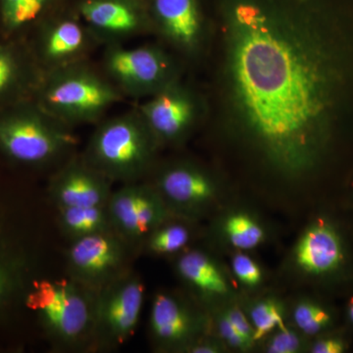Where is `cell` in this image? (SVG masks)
<instances>
[{"label":"cell","mask_w":353,"mask_h":353,"mask_svg":"<svg viewBox=\"0 0 353 353\" xmlns=\"http://www.w3.org/2000/svg\"><path fill=\"white\" fill-rule=\"evenodd\" d=\"M250 318L254 332V341L261 340L264 336L276 328L285 327L280 306L270 299L255 304L250 313Z\"/></svg>","instance_id":"24"},{"label":"cell","mask_w":353,"mask_h":353,"mask_svg":"<svg viewBox=\"0 0 353 353\" xmlns=\"http://www.w3.org/2000/svg\"><path fill=\"white\" fill-rule=\"evenodd\" d=\"M58 224L70 241L114 231L108 205L58 208Z\"/></svg>","instance_id":"18"},{"label":"cell","mask_w":353,"mask_h":353,"mask_svg":"<svg viewBox=\"0 0 353 353\" xmlns=\"http://www.w3.org/2000/svg\"><path fill=\"white\" fill-rule=\"evenodd\" d=\"M225 314L231 320V322L233 323L234 326L239 329V331H240L243 336L254 341V339H253L254 332H253L252 325L250 324L248 318L241 312L240 309L236 307L229 309Z\"/></svg>","instance_id":"29"},{"label":"cell","mask_w":353,"mask_h":353,"mask_svg":"<svg viewBox=\"0 0 353 353\" xmlns=\"http://www.w3.org/2000/svg\"><path fill=\"white\" fill-rule=\"evenodd\" d=\"M294 320L304 334H316L328 328L332 316L319 304L303 301L294 308Z\"/></svg>","instance_id":"25"},{"label":"cell","mask_w":353,"mask_h":353,"mask_svg":"<svg viewBox=\"0 0 353 353\" xmlns=\"http://www.w3.org/2000/svg\"><path fill=\"white\" fill-rule=\"evenodd\" d=\"M81 11L88 24L109 36H127L141 26L136 9L122 0H88Z\"/></svg>","instance_id":"16"},{"label":"cell","mask_w":353,"mask_h":353,"mask_svg":"<svg viewBox=\"0 0 353 353\" xmlns=\"http://www.w3.org/2000/svg\"><path fill=\"white\" fill-rule=\"evenodd\" d=\"M224 229L231 245L240 250H253L264 240L261 226L243 213L230 216L225 222Z\"/></svg>","instance_id":"22"},{"label":"cell","mask_w":353,"mask_h":353,"mask_svg":"<svg viewBox=\"0 0 353 353\" xmlns=\"http://www.w3.org/2000/svg\"><path fill=\"white\" fill-rule=\"evenodd\" d=\"M134 252L113 231L71 241L66 252L68 277L97 294L132 270Z\"/></svg>","instance_id":"8"},{"label":"cell","mask_w":353,"mask_h":353,"mask_svg":"<svg viewBox=\"0 0 353 353\" xmlns=\"http://www.w3.org/2000/svg\"><path fill=\"white\" fill-rule=\"evenodd\" d=\"M158 143L139 114L102 123L83 158L111 182L138 183L148 173Z\"/></svg>","instance_id":"4"},{"label":"cell","mask_w":353,"mask_h":353,"mask_svg":"<svg viewBox=\"0 0 353 353\" xmlns=\"http://www.w3.org/2000/svg\"><path fill=\"white\" fill-rule=\"evenodd\" d=\"M180 277L197 292L209 296H221L229 292V284L208 255L189 250L180 255L176 263Z\"/></svg>","instance_id":"17"},{"label":"cell","mask_w":353,"mask_h":353,"mask_svg":"<svg viewBox=\"0 0 353 353\" xmlns=\"http://www.w3.org/2000/svg\"><path fill=\"white\" fill-rule=\"evenodd\" d=\"M160 29L174 46L185 52L199 50L203 25L197 0H153Z\"/></svg>","instance_id":"14"},{"label":"cell","mask_w":353,"mask_h":353,"mask_svg":"<svg viewBox=\"0 0 353 353\" xmlns=\"http://www.w3.org/2000/svg\"><path fill=\"white\" fill-rule=\"evenodd\" d=\"M190 241V230L185 223L171 221L168 217L146 236L139 250L150 254L167 256L182 252Z\"/></svg>","instance_id":"20"},{"label":"cell","mask_w":353,"mask_h":353,"mask_svg":"<svg viewBox=\"0 0 353 353\" xmlns=\"http://www.w3.org/2000/svg\"><path fill=\"white\" fill-rule=\"evenodd\" d=\"M150 331L158 350H185L196 341L201 320L180 297L160 292L153 296Z\"/></svg>","instance_id":"12"},{"label":"cell","mask_w":353,"mask_h":353,"mask_svg":"<svg viewBox=\"0 0 353 353\" xmlns=\"http://www.w3.org/2000/svg\"><path fill=\"white\" fill-rule=\"evenodd\" d=\"M348 317H350V321L353 323V299L348 305Z\"/></svg>","instance_id":"31"},{"label":"cell","mask_w":353,"mask_h":353,"mask_svg":"<svg viewBox=\"0 0 353 353\" xmlns=\"http://www.w3.org/2000/svg\"><path fill=\"white\" fill-rule=\"evenodd\" d=\"M173 214H196L212 199L215 185L203 171L190 164L163 169L152 185Z\"/></svg>","instance_id":"13"},{"label":"cell","mask_w":353,"mask_h":353,"mask_svg":"<svg viewBox=\"0 0 353 353\" xmlns=\"http://www.w3.org/2000/svg\"><path fill=\"white\" fill-rule=\"evenodd\" d=\"M345 345L340 339L328 338L318 341L311 352L314 353H341L345 352Z\"/></svg>","instance_id":"30"},{"label":"cell","mask_w":353,"mask_h":353,"mask_svg":"<svg viewBox=\"0 0 353 353\" xmlns=\"http://www.w3.org/2000/svg\"><path fill=\"white\" fill-rule=\"evenodd\" d=\"M228 127L283 180L314 174L353 121V13L336 0H218Z\"/></svg>","instance_id":"1"},{"label":"cell","mask_w":353,"mask_h":353,"mask_svg":"<svg viewBox=\"0 0 353 353\" xmlns=\"http://www.w3.org/2000/svg\"><path fill=\"white\" fill-rule=\"evenodd\" d=\"M301 347V339L296 332L280 328L277 334L272 336L267 345V352L270 353H294Z\"/></svg>","instance_id":"27"},{"label":"cell","mask_w":353,"mask_h":353,"mask_svg":"<svg viewBox=\"0 0 353 353\" xmlns=\"http://www.w3.org/2000/svg\"><path fill=\"white\" fill-rule=\"evenodd\" d=\"M31 194L0 181V345L13 347L25 316L26 296L39 276V236Z\"/></svg>","instance_id":"2"},{"label":"cell","mask_w":353,"mask_h":353,"mask_svg":"<svg viewBox=\"0 0 353 353\" xmlns=\"http://www.w3.org/2000/svg\"><path fill=\"white\" fill-rule=\"evenodd\" d=\"M299 268L311 275H327L336 271L343 260L341 241L336 230L324 222L309 228L294 252Z\"/></svg>","instance_id":"15"},{"label":"cell","mask_w":353,"mask_h":353,"mask_svg":"<svg viewBox=\"0 0 353 353\" xmlns=\"http://www.w3.org/2000/svg\"><path fill=\"white\" fill-rule=\"evenodd\" d=\"M75 145L64 123L41 106H18L0 113V154L11 163L46 166L66 157Z\"/></svg>","instance_id":"5"},{"label":"cell","mask_w":353,"mask_h":353,"mask_svg":"<svg viewBox=\"0 0 353 353\" xmlns=\"http://www.w3.org/2000/svg\"><path fill=\"white\" fill-rule=\"evenodd\" d=\"M139 110L157 143L180 141L187 136L197 117L194 97L174 83L153 94Z\"/></svg>","instance_id":"11"},{"label":"cell","mask_w":353,"mask_h":353,"mask_svg":"<svg viewBox=\"0 0 353 353\" xmlns=\"http://www.w3.org/2000/svg\"><path fill=\"white\" fill-rule=\"evenodd\" d=\"M119 99L115 88L97 74L71 68L51 77L41 94V108L64 124L90 122Z\"/></svg>","instance_id":"6"},{"label":"cell","mask_w":353,"mask_h":353,"mask_svg":"<svg viewBox=\"0 0 353 353\" xmlns=\"http://www.w3.org/2000/svg\"><path fill=\"white\" fill-rule=\"evenodd\" d=\"M111 183L83 157L71 158L51 176L48 194L57 209L108 205Z\"/></svg>","instance_id":"10"},{"label":"cell","mask_w":353,"mask_h":353,"mask_svg":"<svg viewBox=\"0 0 353 353\" xmlns=\"http://www.w3.org/2000/svg\"><path fill=\"white\" fill-rule=\"evenodd\" d=\"M51 0H1V18L8 31H15L41 15Z\"/></svg>","instance_id":"23"},{"label":"cell","mask_w":353,"mask_h":353,"mask_svg":"<svg viewBox=\"0 0 353 353\" xmlns=\"http://www.w3.org/2000/svg\"><path fill=\"white\" fill-rule=\"evenodd\" d=\"M85 43L82 27L74 21H63L46 32L43 41V57L50 62L64 61L78 54Z\"/></svg>","instance_id":"19"},{"label":"cell","mask_w":353,"mask_h":353,"mask_svg":"<svg viewBox=\"0 0 353 353\" xmlns=\"http://www.w3.org/2000/svg\"><path fill=\"white\" fill-rule=\"evenodd\" d=\"M109 75L132 94H153L173 83L170 59L157 48H115L105 58Z\"/></svg>","instance_id":"9"},{"label":"cell","mask_w":353,"mask_h":353,"mask_svg":"<svg viewBox=\"0 0 353 353\" xmlns=\"http://www.w3.org/2000/svg\"><path fill=\"white\" fill-rule=\"evenodd\" d=\"M234 273L236 278L248 287H254L261 282L262 273L254 260L245 254H238L232 261Z\"/></svg>","instance_id":"26"},{"label":"cell","mask_w":353,"mask_h":353,"mask_svg":"<svg viewBox=\"0 0 353 353\" xmlns=\"http://www.w3.org/2000/svg\"><path fill=\"white\" fill-rule=\"evenodd\" d=\"M145 301V285L131 270L99 290L95 296L92 352L123 347L138 327Z\"/></svg>","instance_id":"7"},{"label":"cell","mask_w":353,"mask_h":353,"mask_svg":"<svg viewBox=\"0 0 353 353\" xmlns=\"http://www.w3.org/2000/svg\"><path fill=\"white\" fill-rule=\"evenodd\" d=\"M24 60L15 48L0 46V102L17 92L26 81Z\"/></svg>","instance_id":"21"},{"label":"cell","mask_w":353,"mask_h":353,"mask_svg":"<svg viewBox=\"0 0 353 353\" xmlns=\"http://www.w3.org/2000/svg\"><path fill=\"white\" fill-rule=\"evenodd\" d=\"M218 329H219L221 336L231 347L245 350L252 345L253 341L243 336L226 314L221 317L220 321L218 322Z\"/></svg>","instance_id":"28"},{"label":"cell","mask_w":353,"mask_h":353,"mask_svg":"<svg viewBox=\"0 0 353 353\" xmlns=\"http://www.w3.org/2000/svg\"><path fill=\"white\" fill-rule=\"evenodd\" d=\"M95 296L71 278L41 277L32 283L25 306L54 347L92 352Z\"/></svg>","instance_id":"3"}]
</instances>
